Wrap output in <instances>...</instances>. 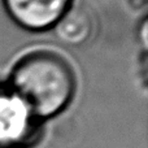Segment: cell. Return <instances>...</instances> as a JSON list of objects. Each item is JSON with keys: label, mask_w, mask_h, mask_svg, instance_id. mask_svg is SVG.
Instances as JSON below:
<instances>
[{"label": "cell", "mask_w": 148, "mask_h": 148, "mask_svg": "<svg viewBox=\"0 0 148 148\" xmlns=\"http://www.w3.org/2000/svg\"><path fill=\"white\" fill-rule=\"evenodd\" d=\"M9 86L38 120L57 116L72 101L75 74L65 59L52 52H31L14 65Z\"/></svg>", "instance_id": "cell-1"}, {"label": "cell", "mask_w": 148, "mask_h": 148, "mask_svg": "<svg viewBox=\"0 0 148 148\" xmlns=\"http://www.w3.org/2000/svg\"><path fill=\"white\" fill-rule=\"evenodd\" d=\"M38 121L9 84H0V148H22L31 142Z\"/></svg>", "instance_id": "cell-2"}, {"label": "cell", "mask_w": 148, "mask_h": 148, "mask_svg": "<svg viewBox=\"0 0 148 148\" xmlns=\"http://www.w3.org/2000/svg\"><path fill=\"white\" fill-rule=\"evenodd\" d=\"M73 0H3L8 14L21 27L31 31L52 29L72 7Z\"/></svg>", "instance_id": "cell-3"}, {"label": "cell", "mask_w": 148, "mask_h": 148, "mask_svg": "<svg viewBox=\"0 0 148 148\" xmlns=\"http://www.w3.org/2000/svg\"><path fill=\"white\" fill-rule=\"evenodd\" d=\"M53 29L61 42L70 46H79L91 36V16L81 7H70L55 23Z\"/></svg>", "instance_id": "cell-4"}, {"label": "cell", "mask_w": 148, "mask_h": 148, "mask_svg": "<svg viewBox=\"0 0 148 148\" xmlns=\"http://www.w3.org/2000/svg\"><path fill=\"white\" fill-rule=\"evenodd\" d=\"M140 31H142V39H140V40L143 42L144 47H146L147 46V22H146V21H143V23H142Z\"/></svg>", "instance_id": "cell-5"}]
</instances>
